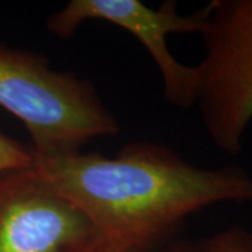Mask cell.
Listing matches in <instances>:
<instances>
[{
    "mask_svg": "<svg viewBox=\"0 0 252 252\" xmlns=\"http://www.w3.org/2000/svg\"><path fill=\"white\" fill-rule=\"evenodd\" d=\"M32 168L97 234L137 247L157 245L216 203L252 202V175L243 167L200 168L152 142L126 144L115 157L32 154Z\"/></svg>",
    "mask_w": 252,
    "mask_h": 252,
    "instance_id": "obj_1",
    "label": "cell"
},
{
    "mask_svg": "<svg viewBox=\"0 0 252 252\" xmlns=\"http://www.w3.org/2000/svg\"><path fill=\"white\" fill-rule=\"evenodd\" d=\"M0 107L27 129L34 156L79 152L119 133L115 115L91 81L56 70L44 55L0 44Z\"/></svg>",
    "mask_w": 252,
    "mask_h": 252,
    "instance_id": "obj_2",
    "label": "cell"
},
{
    "mask_svg": "<svg viewBox=\"0 0 252 252\" xmlns=\"http://www.w3.org/2000/svg\"><path fill=\"white\" fill-rule=\"evenodd\" d=\"M200 35L195 105L210 140L228 156L244 150L252 122V0H212Z\"/></svg>",
    "mask_w": 252,
    "mask_h": 252,
    "instance_id": "obj_3",
    "label": "cell"
},
{
    "mask_svg": "<svg viewBox=\"0 0 252 252\" xmlns=\"http://www.w3.org/2000/svg\"><path fill=\"white\" fill-rule=\"evenodd\" d=\"M207 14V4L195 13L182 16L175 0H165L160 7L146 6L140 0H70L51 14L46 30L69 41L83 23L107 21L127 31L146 48L161 76L167 101L177 108L195 107L198 73L195 66L181 63L167 45L170 34H200Z\"/></svg>",
    "mask_w": 252,
    "mask_h": 252,
    "instance_id": "obj_4",
    "label": "cell"
},
{
    "mask_svg": "<svg viewBox=\"0 0 252 252\" xmlns=\"http://www.w3.org/2000/svg\"><path fill=\"white\" fill-rule=\"evenodd\" d=\"M97 235L31 167L0 171V252H69Z\"/></svg>",
    "mask_w": 252,
    "mask_h": 252,
    "instance_id": "obj_5",
    "label": "cell"
},
{
    "mask_svg": "<svg viewBox=\"0 0 252 252\" xmlns=\"http://www.w3.org/2000/svg\"><path fill=\"white\" fill-rule=\"evenodd\" d=\"M189 252H252V231L233 225L199 241Z\"/></svg>",
    "mask_w": 252,
    "mask_h": 252,
    "instance_id": "obj_6",
    "label": "cell"
},
{
    "mask_svg": "<svg viewBox=\"0 0 252 252\" xmlns=\"http://www.w3.org/2000/svg\"><path fill=\"white\" fill-rule=\"evenodd\" d=\"M69 252H189L185 247H174V248H158L154 247H137L130 244L121 243L117 240H111L102 235H94L90 240L84 241Z\"/></svg>",
    "mask_w": 252,
    "mask_h": 252,
    "instance_id": "obj_7",
    "label": "cell"
},
{
    "mask_svg": "<svg viewBox=\"0 0 252 252\" xmlns=\"http://www.w3.org/2000/svg\"><path fill=\"white\" fill-rule=\"evenodd\" d=\"M32 165V152L17 140L0 132V171L28 168Z\"/></svg>",
    "mask_w": 252,
    "mask_h": 252,
    "instance_id": "obj_8",
    "label": "cell"
}]
</instances>
